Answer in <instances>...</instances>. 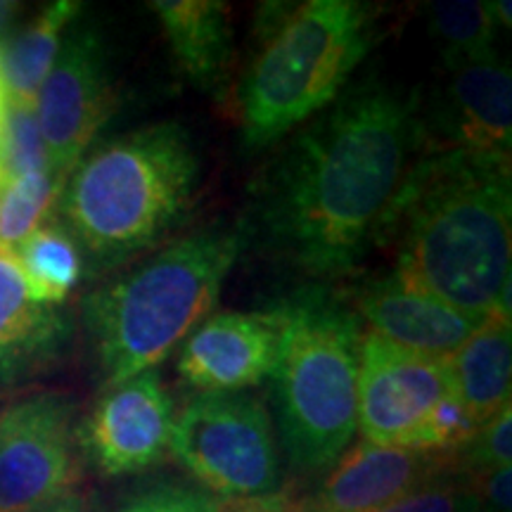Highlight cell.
I'll use <instances>...</instances> for the list:
<instances>
[{
  "label": "cell",
  "instance_id": "obj_1",
  "mask_svg": "<svg viewBox=\"0 0 512 512\" xmlns=\"http://www.w3.org/2000/svg\"><path fill=\"white\" fill-rule=\"evenodd\" d=\"M427 136L415 95L377 81L349 88L290 133L254 181L247 242L313 283L349 278L377 247Z\"/></svg>",
  "mask_w": 512,
  "mask_h": 512
},
{
  "label": "cell",
  "instance_id": "obj_2",
  "mask_svg": "<svg viewBox=\"0 0 512 512\" xmlns=\"http://www.w3.org/2000/svg\"><path fill=\"white\" fill-rule=\"evenodd\" d=\"M510 245V157L456 147L413 166L377 240L403 280L477 320L510 316Z\"/></svg>",
  "mask_w": 512,
  "mask_h": 512
},
{
  "label": "cell",
  "instance_id": "obj_3",
  "mask_svg": "<svg viewBox=\"0 0 512 512\" xmlns=\"http://www.w3.org/2000/svg\"><path fill=\"white\" fill-rule=\"evenodd\" d=\"M200 178V150L178 121L121 133L86 152L64 181V230L93 271H112L181 226Z\"/></svg>",
  "mask_w": 512,
  "mask_h": 512
},
{
  "label": "cell",
  "instance_id": "obj_4",
  "mask_svg": "<svg viewBox=\"0 0 512 512\" xmlns=\"http://www.w3.org/2000/svg\"><path fill=\"white\" fill-rule=\"evenodd\" d=\"M247 245L242 223H216L169 242L83 297V325L105 387L155 370L174 354L209 318Z\"/></svg>",
  "mask_w": 512,
  "mask_h": 512
},
{
  "label": "cell",
  "instance_id": "obj_5",
  "mask_svg": "<svg viewBox=\"0 0 512 512\" xmlns=\"http://www.w3.org/2000/svg\"><path fill=\"white\" fill-rule=\"evenodd\" d=\"M259 48L235 95L247 150H264L344 93L375 38V12L356 0L264 3Z\"/></svg>",
  "mask_w": 512,
  "mask_h": 512
},
{
  "label": "cell",
  "instance_id": "obj_6",
  "mask_svg": "<svg viewBox=\"0 0 512 512\" xmlns=\"http://www.w3.org/2000/svg\"><path fill=\"white\" fill-rule=\"evenodd\" d=\"M280 349L273 399L287 463L318 475L356 434L361 320L328 287H304L278 306Z\"/></svg>",
  "mask_w": 512,
  "mask_h": 512
},
{
  "label": "cell",
  "instance_id": "obj_7",
  "mask_svg": "<svg viewBox=\"0 0 512 512\" xmlns=\"http://www.w3.org/2000/svg\"><path fill=\"white\" fill-rule=\"evenodd\" d=\"M169 451L226 498H266L280 486V451L266 406L249 392L197 394L174 420Z\"/></svg>",
  "mask_w": 512,
  "mask_h": 512
},
{
  "label": "cell",
  "instance_id": "obj_8",
  "mask_svg": "<svg viewBox=\"0 0 512 512\" xmlns=\"http://www.w3.org/2000/svg\"><path fill=\"white\" fill-rule=\"evenodd\" d=\"M79 475L72 396L31 394L0 411V512H41L74 494Z\"/></svg>",
  "mask_w": 512,
  "mask_h": 512
},
{
  "label": "cell",
  "instance_id": "obj_9",
  "mask_svg": "<svg viewBox=\"0 0 512 512\" xmlns=\"http://www.w3.org/2000/svg\"><path fill=\"white\" fill-rule=\"evenodd\" d=\"M112 110L114 81L105 41L91 24L74 22L34 105L60 192Z\"/></svg>",
  "mask_w": 512,
  "mask_h": 512
},
{
  "label": "cell",
  "instance_id": "obj_10",
  "mask_svg": "<svg viewBox=\"0 0 512 512\" xmlns=\"http://www.w3.org/2000/svg\"><path fill=\"white\" fill-rule=\"evenodd\" d=\"M453 394L446 361L425 358L363 332L356 432L373 444L415 448L434 406Z\"/></svg>",
  "mask_w": 512,
  "mask_h": 512
},
{
  "label": "cell",
  "instance_id": "obj_11",
  "mask_svg": "<svg viewBox=\"0 0 512 512\" xmlns=\"http://www.w3.org/2000/svg\"><path fill=\"white\" fill-rule=\"evenodd\" d=\"M174 401L157 370L105 387L76 427L83 456L107 477L140 475L166 456L174 430Z\"/></svg>",
  "mask_w": 512,
  "mask_h": 512
},
{
  "label": "cell",
  "instance_id": "obj_12",
  "mask_svg": "<svg viewBox=\"0 0 512 512\" xmlns=\"http://www.w3.org/2000/svg\"><path fill=\"white\" fill-rule=\"evenodd\" d=\"M278 349V309L216 313L183 342L178 375L200 394L245 392L271 380Z\"/></svg>",
  "mask_w": 512,
  "mask_h": 512
},
{
  "label": "cell",
  "instance_id": "obj_13",
  "mask_svg": "<svg viewBox=\"0 0 512 512\" xmlns=\"http://www.w3.org/2000/svg\"><path fill=\"white\" fill-rule=\"evenodd\" d=\"M456 456L361 439L332 465L302 512H375L448 477Z\"/></svg>",
  "mask_w": 512,
  "mask_h": 512
},
{
  "label": "cell",
  "instance_id": "obj_14",
  "mask_svg": "<svg viewBox=\"0 0 512 512\" xmlns=\"http://www.w3.org/2000/svg\"><path fill=\"white\" fill-rule=\"evenodd\" d=\"M351 302L358 320L370 325L368 332L411 354L437 361L456 354L482 323L418 290L396 271L363 280L351 294Z\"/></svg>",
  "mask_w": 512,
  "mask_h": 512
},
{
  "label": "cell",
  "instance_id": "obj_15",
  "mask_svg": "<svg viewBox=\"0 0 512 512\" xmlns=\"http://www.w3.org/2000/svg\"><path fill=\"white\" fill-rule=\"evenodd\" d=\"M74 342V318L31 297L12 254L0 252V384L48 373Z\"/></svg>",
  "mask_w": 512,
  "mask_h": 512
},
{
  "label": "cell",
  "instance_id": "obj_16",
  "mask_svg": "<svg viewBox=\"0 0 512 512\" xmlns=\"http://www.w3.org/2000/svg\"><path fill=\"white\" fill-rule=\"evenodd\" d=\"M439 107L446 147L482 155H508L512 147V76L496 53L448 67Z\"/></svg>",
  "mask_w": 512,
  "mask_h": 512
},
{
  "label": "cell",
  "instance_id": "obj_17",
  "mask_svg": "<svg viewBox=\"0 0 512 512\" xmlns=\"http://www.w3.org/2000/svg\"><path fill=\"white\" fill-rule=\"evenodd\" d=\"M176 67L197 91L214 93L226 81L233 60V22L221 0H152Z\"/></svg>",
  "mask_w": 512,
  "mask_h": 512
},
{
  "label": "cell",
  "instance_id": "obj_18",
  "mask_svg": "<svg viewBox=\"0 0 512 512\" xmlns=\"http://www.w3.org/2000/svg\"><path fill=\"white\" fill-rule=\"evenodd\" d=\"M448 375L456 399L477 425L510 406L512 384V325L510 316L491 313L465 339L451 358Z\"/></svg>",
  "mask_w": 512,
  "mask_h": 512
},
{
  "label": "cell",
  "instance_id": "obj_19",
  "mask_svg": "<svg viewBox=\"0 0 512 512\" xmlns=\"http://www.w3.org/2000/svg\"><path fill=\"white\" fill-rule=\"evenodd\" d=\"M81 3L57 0L38 12L34 22L12 36L0 53V74H3L5 95L10 105L34 107L43 81L53 69L60 53L64 34L76 22Z\"/></svg>",
  "mask_w": 512,
  "mask_h": 512
},
{
  "label": "cell",
  "instance_id": "obj_20",
  "mask_svg": "<svg viewBox=\"0 0 512 512\" xmlns=\"http://www.w3.org/2000/svg\"><path fill=\"white\" fill-rule=\"evenodd\" d=\"M31 297L41 304L62 306L83 275V254L72 235L60 226H41L12 249Z\"/></svg>",
  "mask_w": 512,
  "mask_h": 512
},
{
  "label": "cell",
  "instance_id": "obj_21",
  "mask_svg": "<svg viewBox=\"0 0 512 512\" xmlns=\"http://www.w3.org/2000/svg\"><path fill=\"white\" fill-rule=\"evenodd\" d=\"M427 24L430 34L437 38L446 69L494 55L498 27L489 12V3L437 0L427 5Z\"/></svg>",
  "mask_w": 512,
  "mask_h": 512
},
{
  "label": "cell",
  "instance_id": "obj_22",
  "mask_svg": "<svg viewBox=\"0 0 512 512\" xmlns=\"http://www.w3.org/2000/svg\"><path fill=\"white\" fill-rule=\"evenodd\" d=\"M60 200L50 169L8 178L0 188V252L12 254L19 242L41 228L43 216Z\"/></svg>",
  "mask_w": 512,
  "mask_h": 512
},
{
  "label": "cell",
  "instance_id": "obj_23",
  "mask_svg": "<svg viewBox=\"0 0 512 512\" xmlns=\"http://www.w3.org/2000/svg\"><path fill=\"white\" fill-rule=\"evenodd\" d=\"M0 155H3V174L17 178L31 171L50 169L48 150L43 143L41 128L34 107L10 105L5 110L3 140H0Z\"/></svg>",
  "mask_w": 512,
  "mask_h": 512
},
{
  "label": "cell",
  "instance_id": "obj_24",
  "mask_svg": "<svg viewBox=\"0 0 512 512\" xmlns=\"http://www.w3.org/2000/svg\"><path fill=\"white\" fill-rule=\"evenodd\" d=\"M512 463V406L479 425L475 437L463 448L465 472H491Z\"/></svg>",
  "mask_w": 512,
  "mask_h": 512
},
{
  "label": "cell",
  "instance_id": "obj_25",
  "mask_svg": "<svg viewBox=\"0 0 512 512\" xmlns=\"http://www.w3.org/2000/svg\"><path fill=\"white\" fill-rule=\"evenodd\" d=\"M375 512H482L470 484L456 482V479L441 477L437 482L422 486L413 494L399 498V501L380 508Z\"/></svg>",
  "mask_w": 512,
  "mask_h": 512
},
{
  "label": "cell",
  "instance_id": "obj_26",
  "mask_svg": "<svg viewBox=\"0 0 512 512\" xmlns=\"http://www.w3.org/2000/svg\"><path fill=\"white\" fill-rule=\"evenodd\" d=\"M121 512H221V505L204 491L162 484L131 498Z\"/></svg>",
  "mask_w": 512,
  "mask_h": 512
},
{
  "label": "cell",
  "instance_id": "obj_27",
  "mask_svg": "<svg viewBox=\"0 0 512 512\" xmlns=\"http://www.w3.org/2000/svg\"><path fill=\"white\" fill-rule=\"evenodd\" d=\"M467 484H470L482 512H512V467L491 472H467Z\"/></svg>",
  "mask_w": 512,
  "mask_h": 512
},
{
  "label": "cell",
  "instance_id": "obj_28",
  "mask_svg": "<svg viewBox=\"0 0 512 512\" xmlns=\"http://www.w3.org/2000/svg\"><path fill=\"white\" fill-rule=\"evenodd\" d=\"M41 512H88L86 510V501L79 494H69L60 498V501L48 505V508H43Z\"/></svg>",
  "mask_w": 512,
  "mask_h": 512
},
{
  "label": "cell",
  "instance_id": "obj_29",
  "mask_svg": "<svg viewBox=\"0 0 512 512\" xmlns=\"http://www.w3.org/2000/svg\"><path fill=\"white\" fill-rule=\"evenodd\" d=\"M510 0H496V3H489V12L494 17V24L498 29H510L512 27V17H510Z\"/></svg>",
  "mask_w": 512,
  "mask_h": 512
},
{
  "label": "cell",
  "instance_id": "obj_30",
  "mask_svg": "<svg viewBox=\"0 0 512 512\" xmlns=\"http://www.w3.org/2000/svg\"><path fill=\"white\" fill-rule=\"evenodd\" d=\"M19 8H22L19 3H8V0H0V36H3L5 31L12 27V22H15V17L19 15Z\"/></svg>",
  "mask_w": 512,
  "mask_h": 512
},
{
  "label": "cell",
  "instance_id": "obj_31",
  "mask_svg": "<svg viewBox=\"0 0 512 512\" xmlns=\"http://www.w3.org/2000/svg\"><path fill=\"white\" fill-rule=\"evenodd\" d=\"M5 110H8V95H5L3 86V74H0V140H3V121H5ZM5 174H3V155H0V188H3Z\"/></svg>",
  "mask_w": 512,
  "mask_h": 512
}]
</instances>
